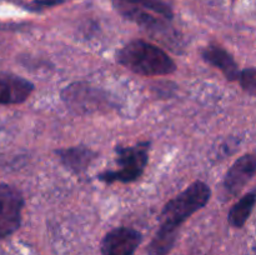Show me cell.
I'll use <instances>...</instances> for the list:
<instances>
[{
  "label": "cell",
  "mask_w": 256,
  "mask_h": 255,
  "mask_svg": "<svg viewBox=\"0 0 256 255\" xmlns=\"http://www.w3.org/2000/svg\"><path fill=\"white\" fill-rule=\"evenodd\" d=\"M119 64L142 76L169 75L176 70L174 60L162 49L145 40H132L118 52Z\"/></svg>",
  "instance_id": "obj_1"
},
{
  "label": "cell",
  "mask_w": 256,
  "mask_h": 255,
  "mask_svg": "<svg viewBox=\"0 0 256 255\" xmlns=\"http://www.w3.org/2000/svg\"><path fill=\"white\" fill-rule=\"evenodd\" d=\"M212 190L204 182H194L184 192L172 198L162 212V225L156 234L169 239H176L180 225L209 202Z\"/></svg>",
  "instance_id": "obj_2"
},
{
  "label": "cell",
  "mask_w": 256,
  "mask_h": 255,
  "mask_svg": "<svg viewBox=\"0 0 256 255\" xmlns=\"http://www.w3.org/2000/svg\"><path fill=\"white\" fill-rule=\"evenodd\" d=\"M125 18L146 29H162L174 18L172 8L160 0H112Z\"/></svg>",
  "instance_id": "obj_3"
},
{
  "label": "cell",
  "mask_w": 256,
  "mask_h": 255,
  "mask_svg": "<svg viewBox=\"0 0 256 255\" xmlns=\"http://www.w3.org/2000/svg\"><path fill=\"white\" fill-rule=\"evenodd\" d=\"M150 144L148 142H139L132 146H116V164L119 169L102 172L98 179L108 182H132L142 176L149 158Z\"/></svg>",
  "instance_id": "obj_4"
},
{
  "label": "cell",
  "mask_w": 256,
  "mask_h": 255,
  "mask_svg": "<svg viewBox=\"0 0 256 255\" xmlns=\"http://www.w3.org/2000/svg\"><path fill=\"white\" fill-rule=\"evenodd\" d=\"M24 198L16 188L0 184V239L16 232L22 222Z\"/></svg>",
  "instance_id": "obj_5"
},
{
  "label": "cell",
  "mask_w": 256,
  "mask_h": 255,
  "mask_svg": "<svg viewBox=\"0 0 256 255\" xmlns=\"http://www.w3.org/2000/svg\"><path fill=\"white\" fill-rule=\"evenodd\" d=\"M142 242V235L132 228H116L105 235L102 242V255H132Z\"/></svg>",
  "instance_id": "obj_6"
},
{
  "label": "cell",
  "mask_w": 256,
  "mask_h": 255,
  "mask_svg": "<svg viewBox=\"0 0 256 255\" xmlns=\"http://www.w3.org/2000/svg\"><path fill=\"white\" fill-rule=\"evenodd\" d=\"M256 159L254 154L242 155L236 160L226 172L224 179V189L229 196H236L254 178Z\"/></svg>",
  "instance_id": "obj_7"
},
{
  "label": "cell",
  "mask_w": 256,
  "mask_h": 255,
  "mask_svg": "<svg viewBox=\"0 0 256 255\" xmlns=\"http://www.w3.org/2000/svg\"><path fill=\"white\" fill-rule=\"evenodd\" d=\"M62 98L65 104L72 108L75 112L78 110L82 112H95L104 102V98L99 96L96 89L82 84H72L65 88L62 92Z\"/></svg>",
  "instance_id": "obj_8"
},
{
  "label": "cell",
  "mask_w": 256,
  "mask_h": 255,
  "mask_svg": "<svg viewBox=\"0 0 256 255\" xmlns=\"http://www.w3.org/2000/svg\"><path fill=\"white\" fill-rule=\"evenodd\" d=\"M34 92V85L26 79L10 74H0V104L15 105L24 102Z\"/></svg>",
  "instance_id": "obj_9"
},
{
  "label": "cell",
  "mask_w": 256,
  "mask_h": 255,
  "mask_svg": "<svg viewBox=\"0 0 256 255\" xmlns=\"http://www.w3.org/2000/svg\"><path fill=\"white\" fill-rule=\"evenodd\" d=\"M202 58L206 62H209L212 66L218 68L222 74L225 75L228 80L232 82L239 78V68L234 58L220 45L212 44L205 48L202 52Z\"/></svg>",
  "instance_id": "obj_10"
},
{
  "label": "cell",
  "mask_w": 256,
  "mask_h": 255,
  "mask_svg": "<svg viewBox=\"0 0 256 255\" xmlns=\"http://www.w3.org/2000/svg\"><path fill=\"white\" fill-rule=\"evenodd\" d=\"M56 154L59 155L62 165L75 174L84 172L95 158V152L85 146H74L58 150Z\"/></svg>",
  "instance_id": "obj_11"
},
{
  "label": "cell",
  "mask_w": 256,
  "mask_h": 255,
  "mask_svg": "<svg viewBox=\"0 0 256 255\" xmlns=\"http://www.w3.org/2000/svg\"><path fill=\"white\" fill-rule=\"evenodd\" d=\"M256 196L254 192H250L242 196L229 212V222L234 228H242L249 219L250 214L255 206Z\"/></svg>",
  "instance_id": "obj_12"
},
{
  "label": "cell",
  "mask_w": 256,
  "mask_h": 255,
  "mask_svg": "<svg viewBox=\"0 0 256 255\" xmlns=\"http://www.w3.org/2000/svg\"><path fill=\"white\" fill-rule=\"evenodd\" d=\"M240 84H242V89L248 92L249 94L255 95L256 92V70L255 68H249V69L242 70L239 74Z\"/></svg>",
  "instance_id": "obj_13"
},
{
  "label": "cell",
  "mask_w": 256,
  "mask_h": 255,
  "mask_svg": "<svg viewBox=\"0 0 256 255\" xmlns=\"http://www.w3.org/2000/svg\"><path fill=\"white\" fill-rule=\"evenodd\" d=\"M64 2V0H35L34 5L35 6L45 8V6H54V5L62 4Z\"/></svg>",
  "instance_id": "obj_14"
}]
</instances>
